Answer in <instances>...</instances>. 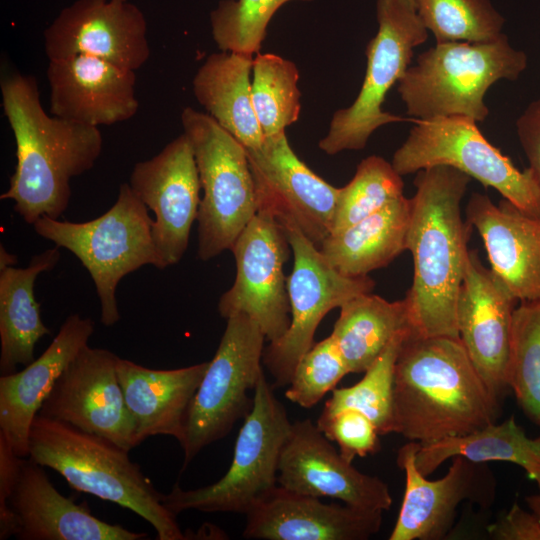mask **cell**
Segmentation results:
<instances>
[{
    "label": "cell",
    "instance_id": "6da1fadb",
    "mask_svg": "<svg viewBox=\"0 0 540 540\" xmlns=\"http://www.w3.org/2000/svg\"><path fill=\"white\" fill-rule=\"evenodd\" d=\"M395 433L429 444L496 422L500 399L486 386L460 339H403L394 370Z\"/></svg>",
    "mask_w": 540,
    "mask_h": 540
},
{
    "label": "cell",
    "instance_id": "7a4b0ae2",
    "mask_svg": "<svg viewBox=\"0 0 540 540\" xmlns=\"http://www.w3.org/2000/svg\"><path fill=\"white\" fill-rule=\"evenodd\" d=\"M2 107L16 144V167L1 200L28 224L42 216L53 219L66 211L70 181L93 168L101 155L98 127L48 115L33 76L14 73L0 84Z\"/></svg>",
    "mask_w": 540,
    "mask_h": 540
},
{
    "label": "cell",
    "instance_id": "3957f363",
    "mask_svg": "<svg viewBox=\"0 0 540 540\" xmlns=\"http://www.w3.org/2000/svg\"><path fill=\"white\" fill-rule=\"evenodd\" d=\"M470 179L445 165L420 170L414 179L407 235L413 281L404 299L415 335L459 339L456 304L473 229L461 202Z\"/></svg>",
    "mask_w": 540,
    "mask_h": 540
},
{
    "label": "cell",
    "instance_id": "277c9868",
    "mask_svg": "<svg viewBox=\"0 0 540 540\" xmlns=\"http://www.w3.org/2000/svg\"><path fill=\"white\" fill-rule=\"evenodd\" d=\"M28 458L59 473L76 491L129 509L150 523L158 540H183L176 515L163 504L129 451L98 435L37 414Z\"/></svg>",
    "mask_w": 540,
    "mask_h": 540
},
{
    "label": "cell",
    "instance_id": "5b68a950",
    "mask_svg": "<svg viewBox=\"0 0 540 540\" xmlns=\"http://www.w3.org/2000/svg\"><path fill=\"white\" fill-rule=\"evenodd\" d=\"M527 56L505 34L491 42H446L421 53L398 82L407 114L416 120L463 116L484 121L487 90L498 80H516Z\"/></svg>",
    "mask_w": 540,
    "mask_h": 540
},
{
    "label": "cell",
    "instance_id": "8992f818",
    "mask_svg": "<svg viewBox=\"0 0 540 540\" xmlns=\"http://www.w3.org/2000/svg\"><path fill=\"white\" fill-rule=\"evenodd\" d=\"M152 225L147 207L123 183L112 207L93 220L42 216L33 227L39 236L80 260L94 282L101 323L110 327L120 320L116 290L121 279L145 265L159 267Z\"/></svg>",
    "mask_w": 540,
    "mask_h": 540
},
{
    "label": "cell",
    "instance_id": "52a82bcc",
    "mask_svg": "<svg viewBox=\"0 0 540 540\" xmlns=\"http://www.w3.org/2000/svg\"><path fill=\"white\" fill-rule=\"evenodd\" d=\"M183 133L191 143L203 197L197 255L208 261L231 250L257 213L255 186L245 146L208 113L186 107Z\"/></svg>",
    "mask_w": 540,
    "mask_h": 540
},
{
    "label": "cell",
    "instance_id": "ba28073f",
    "mask_svg": "<svg viewBox=\"0 0 540 540\" xmlns=\"http://www.w3.org/2000/svg\"><path fill=\"white\" fill-rule=\"evenodd\" d=\"M253 393L252 407L239 430L227 472L218 481L201 488L184 490L176 483L162 496L164 506L171 513L177 516L195 509L246 515L277 485L279 458L292 423L264 372Z\"/></svg>",
    "mask_w": 540,
    "mask_h": 540
},
{
    "label": "cell",
    "instance_id": "9c48e42d",
    "mask_svg": "<svg viewBox=\"0 0 540 540\" xmlns=\"http://www.w3.org/2000/svg\"><path fill=\"white\" fill-rule=\"evenodd\" d=\"M377 34L366 46L367 67L355 101L337 110L319 148L328 155L362 150L379 127L412 121L382 109L386 94L409 68L413 49L428 38L413 0H377Z\"/></svg>",
    "mask_w": 540,
    "mask_h": 540
},
{
    "label": "cell",
    "instance_id": "30bf717a",
    "mask_svg": "<svg viewBox=\"0 0 540 540\" xmlns=\"http://www.w3.org/2000/svg\"><path fill=\"white\" fill-rule=\"evenodd\" d=\"M476 123L463 116L415 120L391 164L401 176L439 165L453 167L494 188L525 213L540 216V189L529 169L520 171Z\"/></svg>",
    "mask_w": 540,
    "mask_h": 540
},
{
    "label": "cell",
    "instance_id": "8fae6325",
    "mask_svg": "<svg viewBox=\"0 0 540 540\" xmlns=\"http://www.w3.org/2000/svg\"><path fill=\"white\" fill-rule=\"evenodd\" d=\"M214 357L189 406L184 438L183 468L208 445L224 438L253 403L254 390L263 373L261 360L265 335L244 314L229 317Z\"/></svg>",
    "mask_w": 540,
    "mask_h": 540
},
{
    "label": "cell",
    "instance_id": "7c38bea8",
    "mask_svg": "<svg viewBox=\"0 0 540 540\" xmlns=\"http://www.w3.org/2000/svg\"><path fill=\"white\" fill-rule=\"evenodd\" d=\"M285 231L294 258L287 278L291 321L286 333L269 343L263 353L264 364L277 387L289 385L297 363L313 346L315 331L326 314L360 294L371 293L375 287L368 276L340 273L300 231Z\"/></svg>",
    "mask_w": 540,
    "mask_h": 540
},
{
    "label": "cell",
    "instance_id": "4fadbf2b",
    "mask_svg": "<svg viewBox=\"0 0 540 540\" xmlns=\"http://www.w3.org/2000/svg\"><path fill=\"white\" fill-rule=\"evenodd\" d=\"M290 249L285 229L269 214L257 212L231 248L236 276L218 302V312L224 319L237 314L248 316L269 343L279 340L290 326L283 272Z\"/></svg>",
    "mask_w": 540,
    "mask_h": 540
},
{
    "label": "cell",
    "instance_id": "5bb4252c",
    "mask_svg": "<svg viewBox=\"0 0 540 540\" xmlns=\"http://www.w3.org/2000/svg\"><path fill=\"white\" fill-rule=\"evenodd\" d=\"M253 176L257 212L285 230L296 229L317 247L331 234L339 189L313 172L293 151L286 133L245 148Z\"/></svg>",
    "mask_w": 540,
    "mask_h": 540
},
{
    "label": "cell",
    "instance_id": "9a60e30c",
    "mask_svg": "<svg viewBox=\"0 0 540 540\" xmlns=\"http://www.w3.org/2000/svg\"><path fill=\"white\" fill-rule=\"evenodd\" d=\"M117 360L110 350L86 345L61 373L38 415L98 435L127 451L138 446Z\"/></svg>",
    "mask_w": 540,
    "mask_h": 540
},
{
    "label": "cell",
    "instance_id": "2e32d148",
    "mask_svg": "<svg viewBox=\"0 0 540 540\" xmlns=\"http://www.w3.org/2000/svg\"><path fill=\"white\" fill-rule=\"evenodd\" d=\"M417 449L418 442L408 441L397 452L405 491L390 540H441L463 502L488 508L496 498V479L486 462L456 456L442 478L429 480L415 465Z\"/></svg>",
    "mask_w": 540,
    "mask_h": 540
},
{
    "label": "cell",
    "instance_id": "e0dca14e",
    "mask_svg": "<svg viewBox=\"0 0 540 540\" xmlns=\"http://www.w3.org/2000/svg\"><path fill=\"white\" fill-rule=\"evenodd\" d=\"M128 184L155 216L152 235L158 269L177 264L188 248L201 201L199 173L187 136L182 133L157 155L136 163Z\"/></svg>",
    "mask_w": 540,
    "mask_h": 540
},
{
    "label": "cell",
    "instance_id": "ac0fdd59",
    "mask_svg": "<svg viewBox=\"0 0 540 540\" xmlns=\"http://www.w3.org/2000/svg\"><path fill=\"white\" fill-rule=\"evenodd\" d=\"M147 30L130 0H76L44 30V50L49 60L85 54L136 71L150 57Z\"/></svg>",
    "mask_w": 540,
    "mask_h": 540
},
{
    "label": "cell",
    "instance_id": "d6986e66",
    "mask_svg": "<svg viewBox=\"0 0 540 540\" xmlns=\"http://www.w3.org/2000/svg\"><path fill=\"white\" fill-rule=\"evenodd\" d=\"M518 299L469 250L456 304L459 339L489 390L501 400L510 390L507 367Z\"/></svg>",
    "mask_w": 540,
    "mask_h": 540
},
{
    "label": "cell",
    "instance_id": "ffe728a7",
    "mask_svg": "<svg viewBox=\"0 0 540 540\" xmlns=\"http://www.w3.org/2000/svg\"><path fill=\"white\" fill-rule=\"evenodd\" d=\"M330 442L310 419L292 423L279 458L277 484L363 510H388L393 503L388 485L357 470Z\"/></svg>",
    "mask_w": 540,
    "mask_h": 540
},
{
    "label": "cell",
    "instance_id": "44dd1931",
    "mask_svg": "<svg viewBox=\"0 0 540 540\" xmlns=\"http://www.w3.org/2000/svg\"><path fill=\"white\" fill-rule=\"evenodd\" d=\"M50 113L88 126H107L135 116L136 73L107 60L79 54L49 60Z\"/></svg>",
    "mask_w": 540,
    "mask_h": 540
},
{
    "label": "cell",
    "instance_id": "7402d4cb",
    "mask_svg": "<svg viewBox=\"0 0 540 540\" xmlns=\"http://www.w3.org/2000/svg\"><path fill=\"white\" fill-rule=\"evenodd\" d=\"M382 511L326 504L276 485L246 514L243 537L263 540H367L381 528Z\"/></svg>",
    "mask_w": 540,
    "mask_h": 540
},
{
    "label": "cell",
    "instance_id": "603a6c76",
    "mask_svg": "<svg viewBox=\"0 0 540 540\" xmlns=\"http://www.w3.org/2000/svg\"><path fill=\"white\" fill-rule=\"evenodd\" d=\"M19 540H143L134 532L95 517L86 503L62 495L42 466L22 458L8 499Z\"/></svg>",
    "mask_w": 540,
    "mask_h": 540
},
{
    "label": "cell",
    "instance_id": "cb8c5ba5",
    "mask_svg": "<svg viewBox=\"0 0 540 540\" xmlns=\"http://www.w3.org/2000/svg\"><path fill=\"white\" fill-rule=\"evenodd\" d=\"M466 220L481 236L491 270L519 302L540 300V216L503 198L473 193Z\"/></svg>",
    "mask_w": 540,
    "mask_h": 540
},
{
    "label": "cell",
    "instance_id": "d4e9b609",
    "mask_svg": "<svg viewBox=\"0 0 540 540\" xmlns=\"http://www.w3.org/2000/svg\"><path fill=\"white\" fill-rule=\"evenodd\" d=\"M94 330L91 318L72 314L38 358L20 371L0 376V434L19 457H28L30 429L42 403Z\"/></svg>",
    "mask_w": 540,
    "mask_h": 540
},
{
    "label": "cell",
    "instance_id": "484cf974",
    "mask_svg": "<svg viewBox=\"0 0 540 540\" xmlns=\"http://www.w3.org/2000/svg\"><path fill=\"white\" fill-rule=\"evenodd\" d=\"M209 361L169 370L151 369L118 357L116 370L138 444L156 435L184 438L191 401Z\"/></svg>",
    "mask_w": 540,
    "mask_h": 540
},
{
    "label": "cell",
    "instance_id": "4316f807",
    "mask_svg": "<svg viewBox=\"0 0 540 540\" xmlns=\"http://www.w3.org/2000/svg\"><path fill=\"white\" fill-rule=\"evenodd\" d=\"M59 259L55 246L34 255L27 267L0 269V376L30 364L36 344L50 333L41 319L34 285L38 275L52 270Z\"/></svg>",
    "mask_w": 540,
    "mask_h": 540
},
{
    "label": "cell",
    "instance_id": "83f0119b",
    "mask_svg": "<svg viewBox=\"0 0 540 540\" xmlns=\"http://www.w3.org/2000/svg\"><path fill=\"white\" fill-rule=\"evenodd\" d=\"M253 59L247 53H212L193 79L199 104L245 148H256L265 138L252 103Z\"/></svg>",
    "mask_w": 540,
    "mask_h": 540
},
{
    "label": "cell",
    "instance_id": "f1b7e54d",
    "mask_svg": "<svg viewBox=\"0 0 540 540\" xmlns=\"http://www.w3.org/2000/svg\"><path fill=\"white\" fill-rule=\"evenodd\" d=\"M411 198L404 195L356 224L329 235L319 249L342 274L364 277L407 250Z\"/></svg>",
    "mask_w": 540,
    "mask_h": 540
},
{
    "label": "cell",
    "instance_id": "f546056e",
    "mask_svg": "<svg viewBox=\"0 0 540 540\" xmlns=\"http://www.w3.org/2000/svg\"><path fill=\"white\" fill-rule=\"evenodd\" d=\"M411 330L405 299L360 294L340 307L331 333L350 373H364L401 333Z\"/></svg>",
    "mask_w": 540,
    "mask_h": 540
},
{
    "label": "cell",
    "instance_id": "4dcf8cb0",
    "mask_svg": "<svg viewBox=\"0 0 540 540\" xmlns=\"http://www.w3.org/2000/svg\"><path fill=\"white\" fill-rule=\"evenodd\" d=\"M462 456L476 462L504 461L522 467L540 491V437L530 438L514 416L473 433L429 444L418 443L415 465L428 476L446 460Z\"/></svg>",
    "mask_w": 540,
    "mask_h": 540
},
{
    "label": "cell",
    "instance_id": "1f68e13d",
    "mask_svg": "<svg viewBox=\"0 0 540 540\" xmlns=\"http://www.w3.org/2000/svg\"><path fill=\"white\" fill-rule=\"evenodd\" d=\"M299 71L292 61L273 53L255 54L252 66L253 108L264 137L285 132L301 110Z\"/></svg>",
    "mask_w": 540,
    "mask_h": 540
},
{
    "label": "cell",
    "instance_id": "d6a6232c",
    "mask_svg": "<svg viewBox=\"0 0 540 540\" xmlns=\"http://www.w3.org/2000/svg\"><path fill=\"white\" fill-rule=\"evenodd\" d=\"M507 383L524 415L540 428V300L515 308Z\"/></svg>",
    "mask_w": 540,
    "mask_h": 540
},
{
    "label": "cell",
    "instance_id": "836d02e7",
    "mask_svg": "<svg viewBox=\"0 0 540 540\" xmlns=\"http://www.w3.org/2000/svg\"><path fill=\"white\" fill-rule=\"evenodd\" d=\"M399 334L364 372L360 381L350 387L335 388L326 401L322 414L354 409L366 415L379 435L395 433L393 383L395 363L400 345L410 332Z\"/></svg>",
    "mask_w": 540,
    "mask_h": 540
},
{
    "label": "cell",
    "instance_id": "e575fe53",
    "mask_svg": "<svg viewBox=\"0 0 540 540\" xmlns=\"http://www.w3.org/2000/svg\"><path fill=\"white\" fill-rule=\"evenodd\" d=\"M436 43H485L499 38L505 23L489 0H413Z\"/></svg>",
    "mask_w": 540,
    "mask_h": 540
},
{
    "label": "cell",
    "instance_id": "d590c367",
    "mask_svg": "<svg viewBox=\"0 0 540 540\" xmlns=\"http://www.w3.org/2000/svg\"><path fill=\"white\" fill-rule=\"evenodd\" d=\"M403 188L402 176L391 163L376 155L363 159L353 178L339 189L331 234L356 224L403 196Z\"/></svg>",
    "mask_w": 540,
    "mask_h": 540
},
{
    "label": "cell",
    "instance_id": "8d00e7d4",
    "mask_svg": "<svg viewBox=\"0 0 540 540\" xmlns=\"http://www.w3.org/2000/svg\"><path fill=\"white\" fill-rule=\"evenodd\" d=\"M292 1L221 0L210 13L212 37L221 51L257 54L274 14Z\"/></svg>",
    "mask_w": 540,
    "mask_h": 540
},
{
    "label": "cell",
    "instance_id": "74e56055",
    "mask_svg": "<svg viewBox=\"0 0 540 540\" xmlns=\"http://www.w3.org/2000/svg\"><path fill=\"white\" fill-rule=\"evenodd\" d=\"M348 373V367L330 335L313 345L299 360L285 397L303 408H312Z\"/></svg>",
    "mask_w": 540,
    "mask_h": 540
},
{
    "label": "cell",
    "instance_id": "f35d334b",
    "mask_svg": "<svg viewBox=\"0 0 540 540\" xmlns=\"http://www.w3.org/2000/svg\"><path fill=\"white\" fill-rule=\"evenodd\" d=\"M316 425L327 439L338 445L340 454L350 462L380 450L379 433L374 423L357 410L321 413Z\"/></svg>",
    "mask_w": 540,
    "mask_h": 540
},
{
    "label": "cell",
    "instance_id": "ab89813d",
    "mask_svg": "<svg viewBox=\"0 0 540 540\" xmlns=\"http://www.w3.org/2000/svg\"><path fill=\"white\" fill-rule=\"evenodd\" d=\"M0 434V540L15 536V520L8 508V499L16 481L21 460Z\"/></svg>",
    "mask_w": 540,
    "mask_h": 540
},
{
    "label": "cell",
    "instance_id": "60d3db41",
    "mask_svg": "<svg viewBox=\"0 0 540 540\" xmlns=\"http://www.w3.org/2000/svg\"><path fill=\"white\" fill-rule=\"evenodd\" d=\"M487 530L495 540H540L539 518L516 503Z\"/></svg>",
    "mask_w": 540,
    "mask_h": 540
},
{
    "label": "cell",
    "instance_id": "b9f144b4",
    "mask_svg": "<svg viewBox=\"0 0 540 540\" xmlns=\"http://www.w3.org/2000/svg\"><path fill=\"white\" fill-rule=\"evenodd\" d=\"M516 131L528 169L540 189V99L531 102L519 116Z\"/></svg>",
    "mask_w": 540,
    "mask_h": 540
},
{
    "label": "cell",
    "instance_id": "7bdbcfd3",
    "mask_svg": "<svg viewBox=\"0 0 540 540\" xmlns=\"http://www.w3.org/2000/svg\"><path fill=\"white\" fill-rule=\"evenodd\" d=\"M17 262L16 256L7 252V250L1 245L0 247V269L5 267L14 266Z\"/></svg>",
    "mask_w": 540,
    "mask_h": 540
},
{
    "label": "cell",
    "instance_id": "ee69618b",
    "mask_svg": "<svg viewBox=\"0 0 540 540\" xmlns=\"http://www.w3.org/2000/svg\"><path fill=\"white\" fill-rule=\"evenodd\" d=\"M525 501L531 510L540 520V492L525 497Z\"/></svg>",
    "mask_w": 540,
    "mask_h": 540
}]
</instances>
